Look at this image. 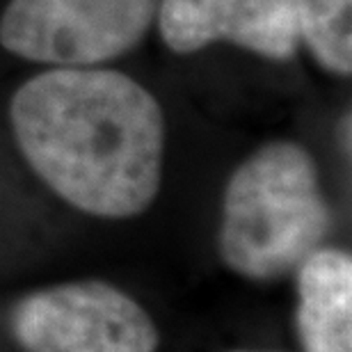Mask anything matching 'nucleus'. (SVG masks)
<instances>
[{"label": "nucleus", "mask_w": 352, "mask_h": 352, "mask_svg": "<svg viewBox=\"0 0 352 352\" xmlns=\"http://www.w3.org/2000/svg\"><path fill=\"white\" fill-rule=\"evenodd\" d=\"M12 131L34 174L74 208L126 220L163 181L165 117L153 94L101 67H55L12 98Z\"/></svg>", "instance_id": "nucleus-1"}, {"label": "nucleus", "mask_w": 352, "mask_h": 352, "mask_svg": "<svg viewBox=\"0 0 352 352\" xmlns=\"http://www.w3.org/2000/svg\"><path fill=\"white\" fill-rule=\"evenodd\" d=\"M329 208L305 146L267 142L231 174L222 197L217 248L231 272L270 281L322 248Z\"/></svg>", "instance_id": "nucleus-2"}, {"label": "nucleus", "mask_w": 352, "mask_h": 352, "mask_svg": "<svg viewBox=\"0 0 352 352\" xmlns=\"http://www.w3.org/2000/svg\"><path fill=\"white\" fill-rule=\"evenodd\" d=\"M10 327L23 352H158L160 346L149 311L101 279L28 293L14 305Z\"/></svg>", "instance_id": "nucleus-3"}, {"label": "nucleus", "mask_w": 352, "mask_h": 352, "mask_svg": "<svg viewBox=\"0 0 352 352\" xmlns=\"http://www.w3.org/2000/svg\"><path fill=\"white\" fill-rule=\"evenodd\" d=\"M160 0H10L0 44L28 62L98 67L135 48Z\"/></svg>", "instance_id": "nucleus-4"}, {"label": "nucleus", "mask_w": 352, "mask_h": 352, "mask_svg": "<svg viewBox=\"0 0 352 352\" xmlns=\"http://www.w3.org/2000/svg\"><path fill=\"white\" fill-rule=\"evenodd\" d=\"M295 325L305 352H352V258L318 248L295 267Z\"/></svg>", "instance_id": "nucleus-5"}, {"label": "nucleus", "mask_w": 352, "mask_h": 352, "mask_svg": "<svg viewBox=\"0 0 352 352\" xmlns=\"http://www.w3.org/2000/svg\"><path fill=\"white\" fill-rule=\"evenodd\" d=\"M267 60L293 58L300 44L295 0H238L227 39Z\"/></svg>", "instance_id": "nucleus-6"}, {"label": "nucleus", "mask_w": 352, "mask_h": 352, "mask_svg": "<svg viewBox=\"0 0 352 352\" xmlns=\"http://www.w3.org/2000/svg\"><path fill=\"white\" fill-rule=\"evenodd\" d=\"M238 0H160L158 25L174 53L188 55L227 39Z\"/></svg>", "instance_id": "nucleus-7"}, {"label": "nucleus", "mask_w": 352, "mask_h": 352, "mask_svg": "<svg viewBox=\"0 0 352 352\" xmlns=\"http://www.w3.org/2000/svg\"><path fill=\"white\" fill-rule=\"evenodd\" d=\"M298 32L314 58L329 72L352 69V0H295Z\"/></svg>", "instance_id": "nucleus-8"}, {"label": "nucleus", "mask_w": 352, "mask_h": 352, "mask_svg": "<svg viewBox=\"0 0 352 352\" xmlns=\"http://www.w3.org/2000/svg\"><path fill=\"white\" fill-rule=\"evenodd\" d=\"M234 352H256V350H234Z\"/></svg>", "instance_id": "nucleus-9"}]
</instances>
